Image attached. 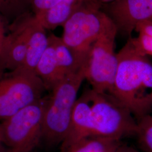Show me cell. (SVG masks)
<instances>
[{
	"label": "cell",
	"instance_id": "cell-1",
	"mask_svg": "<svg viewBox=\"0 0 152 152\" xmlns=\"http://www.w3.org/2000/svg\"><path fill=\"white\" fill-rule=\"evenodd\" d=\"M118 64L111 94L137 122L152 112V63L134 45L131 37L117 53Z\"/></svg>",
	"mask_w": 152,
	"mask_h": 152
},
{
	"label": "cell",
	"instance_id": "cell-2",
	"mask_svg": "<svg viewBox=\"0 0 152 152\" xmlns=\"http://www.w3.org/2000/svg\"><path fill=\"white\" fill-rule=\"evenodd\" d=\"M86 69L65 78L51 91L44 112L42 138L51 145L63 142L66 136L78 92Z\"/></svg>",
	"mask_w": 152,
	"mask_h": 152
},
{
	"label": "cell",
	"instance_id": "cell-3",
	"mask_svg": "<svg viewBox=\"0 0 152 152\" xmlns=\"http://www.w3.org/2000/svg\"><path fill=\"white\" fill-rule=\"evenodd\" d=\"M102 5L98 0L88 1L63 26V41L85 61L93 44L114 24L102 10Z\"/></svg>",
	"mask_w": 152,
	"mask_h": 152
},
{
	"label": "cell",
	"instance_id": "cell-4",
	"mask_svg": "<svg viewBox=\"0 0 152 152\" xmlns=\"http://www.w3.org/2000/svg\"><path fill=\"white\" fill-rule=\"evenodd\" d=\"M92 135L120 140L136 135L138 124L130 111L113 95L90 89Z\"/></svg>",
	"mask_w": 152,
	"mask_h": 152
},
{
	"label": "cell",
	"instance_id": "cell-5",
	"mask_svg": "<svg viewBox=\"0 0 152 152\" xmlns=\"http://www.w3.org/2000/svg\"><path fill=\"white\" fill-rule=\"evenodd\" d=\"M47 101L48 98H41L2 121V139L9 152H31L38 144Z\"/></svg>",
	"mask_w": 152,
	"mask_h": 152
},
{
	"label": "cell",
	"instance_id": "cell-6",
	"mask_svg": "<svg viewBox=\"0 0 152 152\" xmlns=\"http://www.w3.org/2000/svg\"><path fill=\"white\" fill-rule=\"evenodd\" d=\"M115 24L103 33L93 44L87 57L85 80L93 90L111 94L117 71L118 61L115 53Z\"/></svg>",
	"mask_w": 152,
	"mask_h": 152
},
{
	"label": "cell",
	"instance_id": "cell-7",
	"mask_svg": "<svg viewBox=\"0 0 152 152\" xmlns=\"http://www.w3.org/2000/svg\"><path fill=\"white\" fill-rule=\"evenodd\" d=\"M45 90L36 75L11 72L0 80V120H6L37 102Z\"/></svg>",
	"mask_w": 152,
	"mask_h": 152
},
{
	"label": "cell",
	"instance_id": "cell-8",
	"mask_svg": "<svg viewBox=\"0 0 152 152\" xmlns=\"http://www.w3.org/2000/svg\"><path fill=\"white\" fill-rule=\"evenodd\" d=\"M102 10L114 23L118 33L129 38L137 24L152 19V0H117L103 4Z\"/></svg>",
	"mask_w": 152,
	"mask_h": 152
},
{
	"label": "cell",
	"instance_id": "cell-9",
	"mask_svg": "<svg viewBox=\"0 0 152 152\" xmlns=\"http://www.w3.org/2000/svg\"><path fill=\"white\" fill-rule=\"evenodd\" d=\"M28 15L22 17L8 27L9 33L6 35L0 52V74L6 69L15 71L21 67L24 61L28 41Z\"/></svg>",
	"mask_w": 152,
	"mask_h": 152
},
{
	"label": "cell",
	"instance_id": "cell-10",
	"mask_svg": "<svg viewBox=\"0 0 152 152\" xmlns=\"http://www.w3.org/2000/svg\"><path fill=\"white\" fill-rule=\"evenodd\" d=\"M91 98L90 89L78 98L73 109L66 136L62 142V152L92 135Z\"/></svg>",
	"mask_w": 152,
	"mask_h": 152
},
{
	"label": "cell",
	"instance_id": "cell-11",
	"mask_svg": "<svg viewBox=\"0 0 152 152\" xmlns=\"http://www.w3.org/2000/svg\"><path fill=\"white\" fill-rule=\"evenodd\" d=\"M27 27L28 41L26 58L21 67L12 72L36 75L37 65L49 45V36L33 14L28 15Z\"/></svg>",
	"mask_w": 152,
	"mask_h": 152
},
{
	"label": "cell",
	"instance_id": "cell-12",
	"mask_svg": "<svg viewBox=\"0 0 152 152\" xmlns=\"http://www.w3.org/2000/svg\"><path fill=\"white\" fill-rule=\"evenodd\" d=\"M90 0H61L47 11L34 15L46 30L63 26L77 10Z\"/></svg>",
	"mask_w": 152,
	"mask_h": 152
},
{
	"label": "cell",
	"instance_id": "cell-13",
	"mask_svg": "<svg viewBox=\"0 0 152 152\" xmlns=\"http://www.w3.org/2000/svg\"><path fill=\"white\" fill-rule=\"evenodd\" d=\"M37 76L43 82L46 90L52 91L65 77L60 71L54 46L49 37V45L36 69Z\"/></svg>",
	"mask_w": 152,
	"mask_h": 152
},
{
	"label": "cell",
	"instance_id": "cell-14",
	"mask_svg": "<svg viewBox=\"0 0 152 152\" xmlns=\"http://www.w3.org/2000/svg\"><path fill=\"white\" fill-rule=\"evenodd\" d=\"M49 37L54 46L58 64L64 77L86 69L87 61L78 57L64 44L61 37L53 34Z\"/></svg>",
	"mask_w": 152,
	"mask_h": 152
},
{
	"label": "cell",
	"instance_id": "cell-15",
	"mask_svg": "<svg viewBox=\"0 0 152 152\" xmlns=\"http://www.w3.org/2000/svg\"><path fill=\"white\" fill-rule=\"evenodd\" d=\"M121 145L120 140L98 136H90L63 152H115Z\"/></svg>",
	"mask_w": 152,
	"mask_h": 152
},
{
	"label": "cell",
	"instance_id": "cell-16",
	"mask_svg": "<svg viewBox=\"0 0 152 152\" xmlns=\"http://www.w3.org/2000/svg\"><path fill=\"white\" fill-rule=\"evenodd\" d=\"M31 0H0V14L8 27L29 14H32Z\"/></svg>",
	"mask_w": 152,
	"mask_h": 152
},
{
	"label": "cell",
	"instance_id": "cell-17",
	"mask_svg": "<svg viewBox=\"0 0 152 152\" xmlns=\"http://www.w3.org/2000/svg\"><path fill=\"white\" fill-rule=\"evenodd\" d=\"M134 31L138 36L131 37L134 45L142 54L152 57V19L137 24Z\"/></svg>",
	"mask_w": 152,
	"mask_h": 152
},
{
	"label": "cell",
	"instance_id": "cell-18",
	"mask_svg": "<svg viewBox=\"0 0 152 152\" xmlns=\"http://www.w3.org/2000/svg\"><path fill=\"white\" fill-rule=\"evenodd\" d=\"M136 136L141 148L145 152H152V114L137 122Z\"/></svg>",
	"mask_w": 152,
	"mask_h": 152
},
{
	"label": "cell",
	"instance_id": "cell-19",
	"mask_svg": "<svg viewBox=\"0 0 152 152\" xmlns=\"http://www.w3.org/2000/svg\"><path fill=\"white\" fill-rule=\"evenodd\" d=\"M61 0H31L34 15L47 11L56 5Z\"/></svg>",
	"mask_w": 152,
	"mask_h": 152
},
{
	"label": "cell",
	"instance_id": "cell-20",
	"mask_svg": "<svg viewBox=\"0 0 152 152\" xmlns=\"http://www.w3.org/2000/svg\"><path fill=\"white\" fill-rule=\"evenodd\" d=\"M7 29V26L4 21L2 16L0 14V52L5 38L6 29Z\"/></svg>",
	"mask_w": 152,
	"mask_h": 152
},
{
	"label": "cell",
	"instance_id": "cell-21",
	"mask_svg": "<svg viewBox=\"0 0 152 152\" xmlns=\"http://www.w3.org/2000/svg\"><path fill=\"white\" fill-rule=\"evenodd\" d=\"M115 152H140L132 147L125 145H121Z\"/></svg>",
	"mask_w": 152,
	"mask_h": 152
},
{
	"label": "cell",
	"instance_id": "cell-22",
	"mask_svg": "<svg viewBox=\"0 0 152 152\" xmlns=\"http://www.w3.org/2000/svg\"><path fill=\"white\" fill-rule=\"evenodd\" d=\"M0 152H6L5 149V145L4 143L3 139H2L1 129V124H0Z\"/></svg>",
	"mask_w": 152,
	"mask_h": 152
},
{
	"label": "cell",
	"instance_id": "cell-23",
	"mask_svg": "<svg viewBox=\"0 0 152 152\" xmlns=\"http://www.w3.org/2000/svg\"><path fill=\"white\" fill-rule=\"evenodd\" d=\"M98 1L102 4H108L114 2L117 0H98Z\"/></svg>",
	"mask_w": 152,
	"mask_h": 152
}]
</instances>
